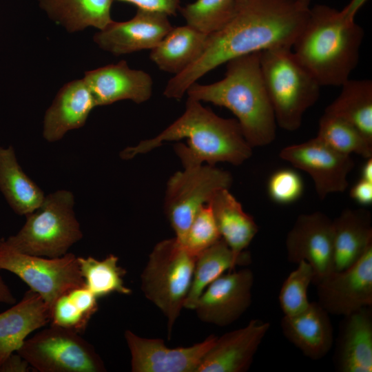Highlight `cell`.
I'll return each instance as SVG.
<instances>
[{"label":"cell","instance_id":"cell-39","mask_svg":"<svg viewBox=\"0 0 372 372\" xmlns=\"http://www.w3.org/2000/svg\"><path fill=\"white\" fill-rule=\"evenodd\" d=\"M30 366L18 353H12L0 366V372H26Z\"/></svg>","mask_w":372,"mask_h":372},{"label":"cell","instance_id":"cell-4","mask_svg":"<svg viewBox=\"0 0 372 372\" xmlns=\"http://www.w3.org/2000/svg\"><path fill=\"white\" fill-rule=\"evenodd\" d=\"M364 30L326 5L309 8L307 21L292 51L322 86L340 87L356 68Z\"/></svg>","mask_w":372,"mask_h":372},{"label":"cell","instance_id":"cell-3","mask_svg":"<svg viewBox=\"0 0 372 372\" xmlns=\"http://www.w3.org/2000/svg\"><path fill=\"white\" fill-rule=\"evenodd\" d=\"M260 59V52L232 59L226 63L223 79L207 85L196 82L186 92L188 97L229 110L252 148L273 142L277 125Z\"/></svg>","mask_w":372,"mask_h":372},{"label":"cell","instance_id":"cell-37","mask_svg":"<svg viewBox=\"0 0 372 372\" xmlns=\"http://www.w3.org/2000/svg\"><path fill=\"white\" fill-rule=\"evenodd\" d=\"M134 4L138 8L161 12L169 17L176 15L180 8V0H113Z\"/></svg>","mask_w":372,"mask_h":372},{"label":"cell","instance_id":"cell-42","mask_svg":"<svg viewBox=\"0 0 372 372\" xmlns=\"http://www.w3.org/2000/svg\"><path fill=\"white\" fill-rule=\"evenodd\" d=\"M361 178L372 182V158L366 159L361 170Z\"/></svg>","mask_w":372,"mask_h":372},{"label":"cell","instance_id":"cell-18","mask_svg":"<svg viewBox=\"0 0 372 372\" xmlns=\"http://www.w3.org/2000/svg\"><path fill=\"white\" fill-rule=\"evenodd\" d=\"M270 324L251 320L245 327L217 337L196 372H244L249 369Z\"/></svg>","mask_w":372,"mask_h":372},{"label":"cell","instance_id":"cell-22","mask_svg":"<svg viewBox=\"0 0 372 372\" xmlns=\"http://www.w3.org/2000/svg\"><path fill=\"white\" fill-rule=\"evenodd\" d=\"M50 322V308L29 289L19 302L0 313V366L21 347L25 338Z\"/></svg>","mask_w":372,"mask_h":372},{"label":"cell","instance_id":"cell-34","mask_svg":"<svg viewBox=\"0 0 372 372\" xmlns=\"http://www.w3.org/2000/svg\"><path fill=\"white\" fill-rule=\"evenodd\" d=\"M297 268L284 280L278 300L284 316H293L309 305L307 291L313 279L311 265L304 260L299 262Z\"/></svg>","mask_w":372,"mask_h":372},{"label":"cell","instance_id":"cell-21","mask_svg":"<svg viewBox=\"0 0 372 372\" xmlns=\"http://www.w3.org/2000/svg\"><path fill=\"white\" fill-rule=\"evenodd\" d=\"M280 327L285 337L307 358L324 357L333 344V328L329 313L318 302L293 316H284Z\"/></svg>","mask_w":372,"mask_h":372},{"label":"cell","instance_id":"cell-15","mask_svg":"<svg viewBox=\"0 0 372 372\" xmlns=\"http://www.w3.org/2000/svg\"><path fill=\"white\" fill-rule=\"evenodd\" d=\"M217 336L188 347L168 348L159 338H145L130 330L125 338L131 355L132 372H196Z\"/></svg>","mask_w":372,"mask_h":372},{"label":"cell","instance_id":"cell-25","mask_svg":"<svg viewBox=\"0 0 372 372\" xmlns=\"http://www.w3.org/2000/svg\"><path fill=\"white\" fill-rule=\"evenodd\" d=\"M208 38L187 25L173 27L151 50L149 58L161 70L178 74L200 57Z\"/></svg>","mask_w":372,"mask_h":372},{"label":"cell","instance_id":"cell-26","mask_svg":"<svg viewBox=\"0 0 372 372\" xmlns=\"http://www.w3.org/2000/svg\"><path fill=\"white\" fill-rule=\"evenodd\" d=\"M40 8L69 33L87 28L103 30L113 20V0H37Z\"/></svg>","mask_w":372,"mask_h":372},{"label":"cell","instance_id":"cell-5","mask_svg":"<svg viewBox=\"0 0 372 372\" xmlns=\"http://www.w3.org/2000/svg\"><path fill=\"white\" fill-rule=\"evenodd\" d=\"M260 59L276 124L287 131L297 130L305 112L319 99L321 86L299 63L291 48L262 51Z\"/></svg>","mask_w":372,"mask_h":372},{"label":"cell","instance_id":"cell-20","mask_svg":"<svg viewBox=\"0 0 372 372\" xmlns=\"http://www.w3.org/2000/svg\"><path fill=\"white\" fill-rule=\"evenodd\" d=\"M340 372L372 371V309L364 307L343 316L334 352Z\"/></svg>","mask_w":372,"mask_h":372},{"label":"cell","instance_id":"cell-10","mask_svg":"<svg viewBox=\"0 0 372 372\" xmlns=\"http://www.w3.org/2000/svg\"><path fill=\"white\" fill-rule=\"evenodd\" d=\"M0 270L13 273L37 293L51 309L68 290L85 285L78 257L68 252L50 258L21 253L0 239Z\"/></svg>","mask_w":372,"mask_h":372},{"label":"cell","instance_id":"cell-38","mask_svg":"<svg viewBox=\"0 0 372 372\" xmlns=\"http://www.w3.org/2000/svg\"><path fill=\"white\" fill-rule=\"evenodd\" d=\"M351 197L362 205L372 203V182L360 179L351 189Z\"/></svg>","mask_w":372,"mask_h":372},{"label":"cell","instance_id":"cell-12","mask_svg":"<svg viewBox=\"0 0 372 372\" xmlns=\"http://www.w3.org/2000/svg\"><path fill=\"white\" fill-rule=\"evenodd\" d=\"M287 260L312 267L316 286L334 271L333 220L321 211L298 216L285 240Z\"/></svg>","mask_w":372,"mask_h":372},{"label":"cell","instance_id":"cell-9","mask_svg":"<svg viewBox=\"0 0 372 372\" xmlns=\"http://www.w3.org/2000/svg\"><path fill=\"white\" fill-rule=\"evenodd\" d=\"M231 174L214 165L184 167L169 178L165 196L164 210L181 242L198 211L208 204L222 189H229Z\"/></svg>","mask_w":372,"mask_h":372},{"label":"cell","instance_id":"cell-44","mask_svg":"<svg viewBox=\"0 0 372 372\" xmlns=\"http://www.w3.org/2000/svg\"><path fill=\"white\" fill-rule=\"evenodd\" d=\"M236 1H237L238 3H240V2H242V1H243L245 0H236Z\"/></svg>","mask_w":372,"mask_h":372},{"label":"cell","instance_id":"cell-40","mask_svg":"<svg viewBox=\"0 0 372 372\" xmlns=\"http://www.w3.org/2000/svg\"><path fill=\"white\" fill-rule=\"evenodd\" d=\"M367 0H351L340 11L342 15L349 21H354L355 16Z\"/></svg>","mask_w":372,"mask_h":372},{"label":"cell","instance_id":"cell-35","mask_svg":"<svg viewBox=\"0 0 372 372\" xmlns=\"http://www.w3.org/2000/svg\"><path fill=\"white\" fill-rule=\"evenodd\" d=\"M220 238L211 207L206 204L196 213L180 243L196 257Z\"/></svg>","mask_w":372,"mask_h":372},{"label":"cell","instance_id":"cell-33","mask_svg":"<svg viewBox=\"0 0 372 372\" xmlns=\"http://www.w3.org/2000/svg\"><path fill=\"white\" fill-rule=\"evenodd\" d=\"M236 0H196L183 7L180 12L186 25L210 36L224 28L238 10Z\"/></svg>","mask_w":372,"mask_h":372},{"label":"cell","instance_id":"cell-31","mask_svg":"<svg viewBox=\"0 0 372 372\" xmlns=\"http://www.w3.org/2000/svg\"><path fill=\"white\" fill-rule=\"evenodd\" d=\"M118 258L110 254L103 260L92 256L78 257L85 286L99 299L113 293L129 295L132 290L124 285L126 270L118 265Z\"/></svg>","mask_w":372,"mask_h":372},{"label":"cell","instance_id":"cell-29","mask_svg":"<svg viewBox=\"0 0 372 372\" xmlns=\"http://www.w3.org/2000/svg\"><path fill=\"white\" fill-rule=\"evenodd\" d=\"M340 87L324 112L349 122L372 143V81L348 79Z\"/></svg>","mask_w":372,"mask_h":372},{"label":"cell","instance_id":"cell-43","mask_svg":"<svg viewBox=\"0 0 372 372\" xmlns=\"http://www.w3.org/2000/svg\"><path fill=\"white\" fill-rule=\"evenodd\" d=\"M298 1L304 7L309 8L311 0H298Z\"/></svg>","mask_w":372,"mask_h":372},{"label":"cell","instance_id":"cell-11","mask_svg":"<svg viewBox=\"0 0 372 372\" xmlns=\"http://www.w3.org/2000/svg\"><path fill=\"white\" fill-rule=\"evenodd\" d=\"M280 156L310 175L321 200L329 194L345 191L349 185L347 176L354 167L351 155L334 150L317 136L285 147Z\"/></svg>","mask_w":372,"mask_h":372},{"label":"cell","instance_id":"cell-16","mask_svg":"<svg viewBox=\"0 0 372 372\" xmlns=\"http://www.w3.org/2000/svg\"><path fill=\"white\" fill-rule=\"evenodd\" d=\"M165 13L138 8L134 16L125 21H112L94 36L101 50L119 56L154 48L172 29Z\"/></svg>","mask_w":372,"mask_h":372},{"label":"cell","instance_id":"cell-32","mask_svg":"<svg viewBox=\"0 0 372 372\" xmlns=\"http://www.w3.org/2000/svg\"><path fill=\"white\" fill-rule=\"evenodd\" d=\"M317 137L340 153H354L366 159L372 158V143L342 118L324 112L319 121Z\"/></svg>","mask_w":372,"mask_h":372},{"label":"cell","instance_id":"cell-19","mask_svg":"<svg viewBox=\"0 0 372 372\" xmlns=\"http://www.w3.org/2000/svg\"><path fill=\"white\" fill-rule=\"evenodd\" d=\"M95 107L94 99L83 78L66 83L59 90L45 111L43 138L54 143L69 131L83 127Z\"/></svg>","mask_w":372,"mask_h":372},{"label":"cell","instance_id":"cell-30","mask_svg":"<svg viewBox=\"0 0 372 372\" xmlns=\"http://www.w3.org/2000/svg\"><path fill=\"white\" fill-rule=\"evenodd\" d=\"M98 298L85 285L65 291L50 309V325L79 334L98 311Z\"/></svg>","mask_w":372,"mask_h":372},{"label":"cell","instance_id":"cell-17","mask_svg":"<svg viewBox=\"0 0 372 372\" xmlns=\"http://www.w3.org/2000/svg\"><path fill=\"white\" fill-rule=\"evenodd\" d=\"M83 79L96 106L122 100L143 103L152 94L151 76L143 70L130 68L125 60L86 71Z\"/></svg>","mask_w":372,"mask_h":372},{"label":"cell","instance_id":"cell-23","mask_svg":"<svg viewBox=\"0 0 372 372\" xmlns=\"http://www.w3.org/2000/svg\"><path fill=\"white\" fill-rule=\"evenodd\" d=\"M334 271L355 262L372 244L371 216L363 209H346L334 220Z\"/></svg>","mask_w":372,"mask_h":372},{"label":"cell","instance_id":"cell-8","mask_svg":"<svg viewBox=\"0 0 372 372\" xmlns=\"http://www.w3.org/2000/svg\"><path fill=\"white\" fill-rule=\"evenodd\" d=\"M40 372H103L94 347L79 333L52 326L25 340L16 352Z\"/></svg>","mask_w":372,"mask_h":372},{"label":"cell","instance_id":"cell-6","mask_svg":"<svg viewBox=\"0 0 372 372\" xmlns=\"http://www.w3.org/2000/svg\"><path fill=\"white\" fill-rule=\"evenodd\" d=\"M74 197L65 189L45 196L41 205L25 216L19 232L5 239L26 254L55 258L64 256L83 238L74 211Z\"/></svg>","mask_w":372,"mask_h":372},{"label":"cell","instance_id":"cell-27","mask_svg":"<svg viewBox=\"0 0 372 372\" xmlns=\"http://www.w3.org/2000/svg\"><path fill=\"white\" fill-rule=\"evenodd\" d=\"M0 190L13 211L20 216L34 211L45 196L23 171L12 146L0 147Z\"/></svg>","mask_w":372,"mask_h":372},{"label":"cell","instance_id":"cell-13","mask_svg":"<svg viewBox=\"0 0 372 372\" xmlns=\"http://www.w3.org/2000/svg\"><path fill=\"white\" fill-rule=\"evenodd\" d=\"M318 302L329 313L344 316L372 305V244L353 264L333 271L317 285Z\"/></svg>","mask_w":372,"mask_h":372},{"label":"cell","instance_id":"cell-36","mask_svg":"<svg viewBox=\"0 0 372 372\" xmlns=\"http://www.w3.org/2000/svg\"><path fill=\"white\" fill-rule=\"evenodd\" d=\"M302 192V180L293 170H278L269 178L268 192L270 198L278 203L287 204L294 202L300 198Z\"/></svg>","mask_w":372,"mask_h":372},{"label":"cell","instance_id":"cell-24","mask_svg":"<svg viewBox=\"0 0 372 372\" xmlns=\"http://www.w3.org/2000/svg\"><path fill=\"white\" fill-rule=\"evenodd\" d=\"M208 204L220 237L235 255H242L258 231L254 218L243 210L229 189L218 191Z\"/></svg>","mask_w":372,"mask_h":372},{"label":"cell","instance_id":"cell-28","mask_svg":"<svg viewBox=\"0 0 372 372\" xmlns=\"http://www.w3.org/2000/svg\"><path fill=\"white\" fill-rule=\"evenodd\" d=\"M250 261L249 253L245 251L242 255L236 256L222 238L219 239L196 256L184 308L194 309L199 297L209 284L225 271H231L236 266L247 265Z\"/></svg>","mask_w":372,"mask_h":372},{"label":"cell","instance_id":"cell-41","mask_svg":"<svg viewBox=\"0 0 372 372\" xmlns=\"http://www.w3.org/2000/svg\"><path fill=\"white\" fill-rule=\"evenodd\" d=\"M16 298L0 275V303L14 304Z\"/></svg>","mask_w":372,"mask_h":372},{"label":"cell","instance_id":"cell-7","mask_svg":"<svg viewBox=\"0 0 372 372\" xmlns=\"http://www.w3.org/2000/svg\"><path fill=\"white\" fill-rule=\"evenodd\" d=\"M196 258L176 238L158 242L149 256L141 276V289L167 320L169 339L184 308Z\"/></svg>","mask_w":372,"mask_h":372},{"label":"cell","instance_id":"cell-14","mask_svg":"<svg viewBox=\"0 0 372 372\" xmlns=\"http://www.w3.org/2000/svg\"><path fill=\"white\" fill-rule=\"evenodd\" d=\"M254 276L249 269L223 274L202 293L194 310L203 322L225 327L238 320L251 303Z\"/></svg>","mask_w":372,"mask_h":372},{"label":"cell","instance_id":"cell-2","mask_svg":"<svg viewBox=\"0 0 372 372\" xmlns=\"http://www.w3.org/2000/svg\"><path fill=\"white\" fill-rule=\"evenodd\" d=\"M185 138H187L188 146L181 143L174 145L183 167L203 163L214 165L218 162L239 165L252 154V147L236 119L222 118L203 107L200 101L188 97L185 112L178 119L154 138L125 148L120 156L131 159L159 147L163 142Z\"/></svg>","mask_w":372,"mask_h":372},{"label":"cell","instance_id":"cell-1","mask_svg":"<svg viewBox=\"0 0 372 372\" xmlns=\"http://www.w3.org/2000/svg\"><path fill=\"white\" fill-rule=\"evenodd\" d=\"M221 30L209 36L200 57L167 82L163 94L180 99L193 83L229 60L276 48H291L309 8L298 0H245Z\"/></svg>","mask_w":372,"mask_h":372}]
</instances>
